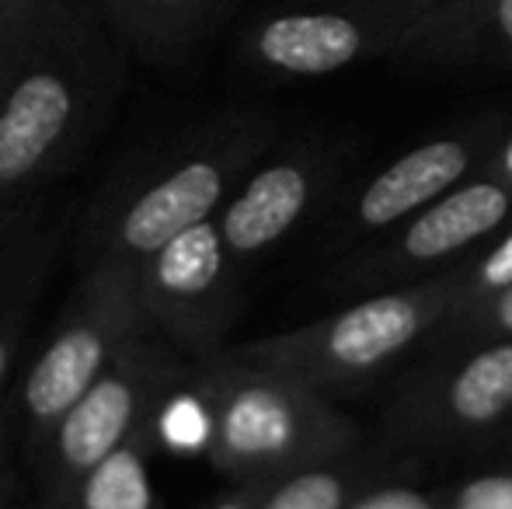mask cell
Here are the masks:
<instances>
[{
  "label": "cell",
  "instance_id": "cell-15",
  "mask_svg": "<svg viewBox=\"0 0 512 509\" xmlns=\"http://www.w3.org/2000/svg\"><path fill=\"white\" fill-rule=\"evenodd\" d=\"M133 56L171 63L223 18L234 0H98Z\"/></svg>",
  "mask_w": 512,
  "mask_h": 509
},
{
  "label": "cell",
  "instance_id": "cell-4",
  "mask_svg": "<svg viewBox=\"0 0 512 509\" xmlns=\"http://www.w3.org/2000/svg\"><path fill=\"white\" fill-rule=\"evenodd\" d=\"M453 297L443 276L356 297L307 325L262 339L223 346L220 360L258 374L286 377L321 394H349L394 374L411 353L425 349Z\"/></svg>",
  "mask_w": 512,
  "mask_h": 509
},
{
  "label": "cell",
  "instance_id": "cell-16",
  "mask_svg": "<svg viewBox=\"0 0 512 509\" xmlns=\"http://www.w3.org/2000/svg\"><path fill=\"white\" fill-rule=\"evenodd\" d=\"M164 415L140 429L133 440H126L112 457L95 468L88 478L74 485L67 496L39 509H154V454L161 447Z\"/></svg>",
  "mask_w": 512,
  "mask_h": 509
},
{
  "label": "cell",
  "instance_id": "cell-26",
  "mask_svg": "<svg viewBox=\"0 0 512 509\" xmlns=\"http://www.w3.org/2000/svg\"><path fill=\"white\" fill-rule=\"evenodd\" d=\"M14 509H21V506H14Z\"/></svg>",
  "mask_w": 512,
  "mask_h": 509
},
{
  "label": "cell",
  "instance_id": "cell-14",
  "mask_svg": "<svg viewBox=\"0 0 512 509\" xmlns=\"http://www.w3.org/2000/svg\"><path fill=\"white\" fill-rule=\"evenodd\" d=\"M398 60L418 67H512V0H439Z\"/></svg>",
  "mask_w": 512,
  "mask_h": 509
},
{
  "label": "cell",
  "instance_id": "cell-17",
  "mask_svg": "<svg viewBox=\"0 0 512 509\" xmlns=\"http://www.w3.org/2000/svg\"><path fill=\"white\" fill-rule=\"evenodd\" d=\"M366 482L370 471L356 450L262 482L258 509H356Z\"/></svg>",
  "mask_w": 512,
  "mask_h": 509
},
{
  "label": "cell",
  "instance_id": "cell-25",
  "mask_svg": "<svg viewBox=\"0 0 512 509\" xmlns=\"http://www.w3.org/2000/svg\"><path fill=\"white\" fill-rule=\"evenodd\" d=\"M502 443H512V433H509V436H506V440H502Z\"/></svg>",
  "mask_w": 512,
  "mask_h": 509
},
{
  "label": "cell",
  "instance_id": "cell-5",
  "mask_svg": "<svg viewBox=\"0 0 512 509\" xmlns=\"http://www.w3.org/2000/svg\"><path fill=\"white\" fill-rule=\"evenodd\" d=\"M143 335L150 332L140 307V269H77V283L56 311L46 342L25 363L11 391V426L25 443L28 464L39 457L63 415Z\"/></svg>",
  "mask_w": 512,
  "mask_h": 509
},
{
  "label": "cell",
  "instance_id": "cell-7",
  "mask_svg": "<svg viewBox=\"0 0 512 509\" xmlns=\"http://www.w3.org/2000/svg\"><path fill=\"white\" fill-rule=\"evenodd\" d=\"M512 433V342L425 353L391 387L380 436L398 450H464Z\"/></svg>",
  "mask_w": 512,
  "mask_h": 509
},
{
  "label": "cell",
  "instance_id": "cell-6",
  "mask_svg": "<svg viewBox=\"0 0 512 509\" xmlns=\"http://www.w3.org/2000/svg\"><path fill=\"white\" fill-rule=\"evenodd\" d=\"M439 0H290L241 35V60L272 81H321L363 63L398 60Z\"/></svg>",
  "mask_w": 512,
  "mask_h": 509
},
{
  "label": "cell",
  "instance_id": "cell-3",
  "mask_svg": "<svg viewBox=\"0 0 512 509\" xmlns=\"http://www.w3.org/2000/svg\"><path fill=\"white\" fill-rule=\"evenodd\" d=\"M206 415V457L234 485H262L356 454L363 433L331 394L206 356L192 363Z\"/></svg>",
  "mask_w": 512,
  "mask_h": 509
},
{
  "label": "cell",
  "instance_id": "cell-13",
  "mask_svg": "<svg viewBox=\"0 0 512 509\" xmlns=\"http://www.w3.org/2000/svg\"><path fill=\"white\" fill-rule=\"evenodd\" d=\"M63 224L35 199L0 206V412L11 405L28 328L60 255Z\"/></svg>",
  "mask_w": 512,
  "mask_h": 509
},
{
  "label": "cell",
  "instance_id": "cell-21",
  "mask_svg": "<svg viewBox=\"0 0 512 509\" xmlns=\"http://www.w3.org/2000/svg\"><path fill=\"white\" fill-rule=\"evenodd\" d=\"M443 509H512V475L474 482Z\"/></svg>",
  "mask_w": 512,
  "mask_h": 509
},
{
  "label": "cell",
  "instance_id": "cell-24",
  "mask_svg": "<svg viewBox=\"0 0 512 509\" xmlns=\"http://www.w3.org/2000/svg\"><path fill=\"white\" fill-rule=\"evenodd\" d=\"M258 499H262V485H237L230 496H223L209 509H258Z\"/></svg>",
  "mask_w": 512,
  "mask_h": 509
},
{
  "label": "cell",
  "instance_id": "cell-10",
  "mask_svg": "<svg viewBox=\"0 0 512 509\" xmlns=\"http://www.w3.org/2000/svg\"><path fill=\"white\" fill-rule=\"evenodd\" d=\"M512 224V189L488 171L467 178L443 199L418 210L391 234L377 238L345 272L335 286L342 293H380L398 286L422 283L453 269L460 258L481 248L488 238Z\"/></svg>",
  "mask_w": 512,
  "mask_h": 509
},
{
  "label": "cell",
  "instance_id": "cell-12",
  "mask_svg": "<svg viewBox=\"0 0 512 509\" xmlns=\"http://www.w3.org/2000/svg\"><path fill=\"white\" fill-rule=\"evenodd\" d=\"M338 171V150L321 140L272 147L244 175L216 217L223 245L248 276L269 262L328 199Z\"/></svg>",
  "mask_w": 512,
  "mask_h": 509
},
{
  "label": "cell",
  "instance_id": "cell-20",
  "mask_svg": "<svg viewBox=\"0 0 512 509\" xmlns=\"http://www.w3.org/2000/svg\"><path fill=\"white\" fill-rule=\"evenodd\" d=\"M67 0H0V91Z\"/></svg>",
  "mask_w": 512,
  "mask_h": 509
},
{
  "label": "cell",
  "instance_id": "cell-11",
  "mask_svg": "<svg viewBox=\"0 0 512 509\" xmlns=\"http://www.w3.org/2000/svg\"><path fill=\"white\" fill-rule=\"evenodd\" d=\"M502 129H506L502 116H481L418 140L391 164H384L373 178H366L363 189L335 213L328 248L342 252V248L373 245L377 238L405 224L408 217H415L418 210L464 185L467 178L481 175Z\"/></svg>",
  "mask_w": 512,
  "mask_h": 509
},
{
  "label": "cell",
  "instance_id": "cell-1",
  "mask_svg": "<svg viewBox=\"0 0 512 509\" xmlns=\"http://www.w3.org/2000/svg\"><path fill=\"white\" fill-rule=\"evenodd\" d=\"M276 147V123L227 112L140 147L95 192L74 234L77 269L133 265L192 227L216 220L251 168Z\"/></svg>",
  "mask_w": 512,
  "mask_h": 509
},
{
  "label": "cell",
  "instance_id": "cell-18",
  "mask_svg": "<svg viewBox=\"0 0 512 509\" xmlns=\"http://www.w3.org/2000/svg\"><path fill=\"white\" fill-rule=\"evenodd\" d=\"M453 297L450 314L474 307L481 300L495 297V293L512 286V224L502 227L495 238H488L481 248H474L467 258H460L453 269L439 272Z\"/></svg>",
  "mask_w": 512,
  "mask_h": 509
},
{
  "label": "cell",
  "instance_id": "cell-8",
  "mask_svg": "<svg viewBox=\"0 0 512 509\" xmlns=\"http://www.w3.org/2000/svg\"><path fill=\"white\" fill-rule=\"evenodd\" d=\"M185 381H192V360L154 335L136 339L63 415L32 461L39 475V506L67 496L147 422L161 419Z\"/></svg>",
  "mask_w": 512,
  "mask_h": 509
},
{
  "label": "cell",
  "instance_id": "cell-19",
  "mask_svg": "<svg viewBox=\"0 0 512 509\" xmlns=\"http://www.w3.org/2000/svg\"><path fill=\"white\" fill-rule=\"evenodd\" d=\"M481 342H512V286L474 307L446 314L422 353H446V349L481 346Z\"/></svg>",
  "mask_w": 512,
  "mask_h": 509
},
{
  "label": "cell",
  "instance_id": "cell-2",
  "mask_svg": "<svg viewBox=\"0 0 512 509\" xmlns=\"http://www.w3.org/2000/svg\"><path fill=\"white\" fill-rule=\"evenodd\" d=\"M133 49L98 0H67L0 91V206L67 175L102 133Z\"/></svg>",
  "mask_w": 512,
  "mask_h": 509
},
{
  "label": "cell",
  "instance_id": "cell-23",
  "mask_svg": "<svg viewBox=\"0 0 512 509\" xmlns=\"http://www.w3.org/2000/svg\"><path fill=\"white\" fill-rule=\"evenodd\" d=\"M485 171L512 189V119L506 123V129H502V136H499V143H495L492 157H488V168Z\"/></svg>",
  "mask_w": 512,
  "mask_h": 509
},
{
  "label": "cell",
  "instance_id": "cell-9",
  "mask_svg": "<svg viewBox=\"0 0 512 509\" xmlns=\"http://www.w3.org/2000/svg\"><path fill=\"white\" fill-rule=\"evenodd\" d=\"M244 300V272L223 245L216 220L178 234L140 265L147 332L199 363L227 346Z\"/></svg>",
  "mask_w": 512,
  "mask_h": 509
},
{
  "label": "cell",
  "instance_id": "cell-22",
  "mask_svg": "<svg viewBox=\"0 0 512 509\" xmlns=\"http://www.w3.org/2000/svg\"><path fill=\"white\" fill-rule=\"evenodd\" d=\"M11 405L0 412V509H14V468H11V450H7V440H11Z\"/></svg>",
  "mask_w": 512,
  "mask_h": 509
}]
</instances>
